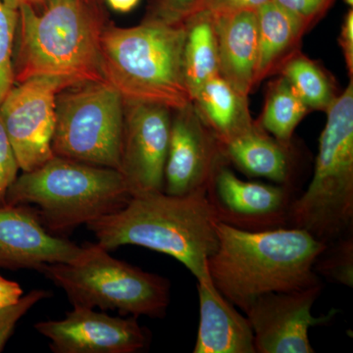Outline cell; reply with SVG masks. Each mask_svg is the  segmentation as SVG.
Listing matches in <instances>:
<instances>
[{
    "mask_svg": "<svg viewBox=\"0 0 353 353\" xmlns=\"http://www.w3.org/2000/svg\"><path fill=\"white\" fill-rule=\"evenodd\" d=\"M218 245L209 257L215 289L245 311L257 297L320 284L314 264L326 243L299 228L248 231L218 222Z\"/></svg>",
    "mask_w": 353,
    "mask_h": 353,
    "instance_id": "6da1fadb",
    "label": "cell"
},
{
    "mask_svg": "<svg viewBox=\"0 0 353 353\" xmlns=\"http://www.w3.org/2000/svg\"><path fill=\"white\" fill-rule=\"evenodd\" d=\"M214 206L208 194L170 196L164 192L132 196L113 214L87 225L104 250L137 245L169 255L197 282L211 283L208 261L218 245Z\"/></svg>",
    "mask_w": 353,
    "mask_h": 353,
    "instance_id": "7a4b0ae2",
    "label": "cell"
},
{
    "mask_svg": "<svg viewBox=\"0 0 353 353\" xmlns=\"http://www.w3.org/2000/svg\"><path fill=\"white\" fill-rule=\"evenodd\" d=\"M105 18L97 0H50L39 14L18 8L13 48L14 82L38 77L61 81L67 88L105 82L101 37Z\"/></svg>",
    "mask_w": 353,
    "mask_h": 353,
    "instance_id": "3957f363",
    "label": "cell"
},
{
    "mask_svg": "<svg viewBox=\"0 0 353 353\" xmlns=\"http://www.w3.org/2000/svg\"><path fill=\"white\" fill-rule=\"evenodd\" d=\"M183 23L146 20L132 28L106 25L101 37L104 81L124 101L176 111L192 103L183 73Z\"/></svg>",
    "mask_w": 353,
    "mask_h": 353,
    "instance_id": "277c9868",
    "label": "cell"
},
{
    "mask_svg": "<svg viewBox=\"0 0 353 353\" xmlns=\"http://www.w3.org/2000/svg\"><path fill=\"white\" fill-rule=\"evenodd\" d=\"M131 197L120 171L54 155L16 178L6 204L34 205L43 227L64 238L76 228L117 212Z\"/></svg>",
    "mask_w": 353,
    "mask_h": 353,
    "instance_id": "5b68a950",
    "label": "cell"
},
{
    "mask_svg": "<svg viewBox=\"0 0 353 353\" xmlns=\"http://www.w3.org/2000/svg\"><path fill=\"white\" fill-rule=\"evenodd\" d=\"M314 173L307 189L292 199L288 227L332 243L353 227V79L327 109Z\"/></svg>",
    "mask_w": 353,
    "mask_h": 353,
    "instance_id": "8992f818",
    "label": "cell"
},
{
    "mask_svg": "<svg viewBox=\"0 0 353 353\" xmlns=\"http://www.w3.org/2000/svg\"><path fill=\"white\" fill-rule=\"evenodd\" d=\"M73 263L44 264L39 272L63 290L73 307L118 311L121 316L163 318L170 281L114 259L97 243Z\"/></svg>",
    "mask_w": 353,
    "mask_h": 353,
    "instance_id": "52a82bcc",
    "label": "cell"
},
{
    "mask_svg": "<svg viewBox=\"0 0 353 353\" xmlns=\"http://www.w3.org/2000/svg\"><path fill=\"white\" fill-rule=\"evenodd\" d=\"M55 157L120 171L125 101L106 82L74 85L57 97Z\"/></svg>",
    "mask_w": 353,
    "mask_h": 353,
    "instance_id": "ba28073f",
    "label": "cell"
},
{
    "mask_svg": "<svg viewBox=\"0 0 353 353\" xmlns=\"http://www.w3.org/2000/svg\"><path fill=\"white\" fill-rule=\"evenodd\" d=\"M65 88L57 79L32 78L15 83L0 104V118L20 170H34L54 157L57 97Z\"/></svg>",
    "mask_w": 353,
    "mask_h": 353,
    "instance_id": "9c48e42d",
    "label": "cell"
},
{
    "mask_svg": "<svg viewBox=\"0 0 353 353\" xmlns=\"http://www.w3.org/2000/svg\"><path fill=\"white\" fill-rule=\"evenodd\" d=\"M172 112L159 104L125 101L120 172L132 196L163 192Z\"/></svg>",
    "mask_w": 353,
    "mask_h": 353,
    "instance_id": "30bf717a",
    "label": "cell"
},
{
    "mask_svg": "<svg viewBox=\"0 0 353 353\" xmlns=\"http://www.w3.org/2000/svg\"><path fill=\"white\" fill-rule=\"evenodd\" d=\"M174 112L163 192L179 196L208 194L216 172L228 163L223 146L199 117L192 102Z\"/></svg>",
    "mask_w": 353,
    "mask_h": 353,
    "instance_id": "8fae6325",
    "label": "cell"
},
{
    "mask_svg": "<svg viewBox=\"0 0 353 353\" xmlns=\"http://www.w3.org/2000/svg\"><path fill=\"white\" fill-rule=\"evenodd\" d=\"M322 283L292 292H270L257 297L243 312L250 320L256 353H313L309 329L326 323L334 313L312 315Z\"/></svg>",
    "mask_w": 353,
    "mask_h": 353,
    "instance_id": "7c38bea8",
    "label": "cell"
},
{
    "mask_svg": "<svg viewBox=\"0 0 353 353\" xmlns=\"http://www.w3.org/2000/svg\"><path fill=\"white\" fill-rule=\"evenodd\" d=\"M55 353H137L148 347L150 333L134 316L113 317L105 311L73 307L62 320L34 324Z\"/></svg>",
    "mask_w": 353,
    "mask_h": 353,
    "instance_id": "4fadbf2b",
    "label": "cell"
},
{
    "mask_svg": "<svg viewBox=\"0 0 353 353\" xmlns=\"http://www.w3.org/2000/svg\"><path fill=\"white\" fill-rule=\"evenodd\" d=\"M208 196L225 224L248 231L288 227L292 199L284 185L246 182L223 165L213 176Z\"/></svg>",
    "mask_w": 353,
    "mask_h": 353,
    "instance_id": "5bb4252c",
    "label": "cell"
},
{
    "mask_svg": "<svg viewBox=\"0 0 353 353\" xmlns=\"http://www.w3.org/2000/svg\"><path fill=\"white\" fill-rule=\"evenodd\" d=\"M87 246L77 245L43 227L38 209L30 204L0 208V268L39 271L44 264L73 263Z\"/></svg>",
    "mask_w": 353,
    "mask_h": 353,
    "instance_id": "9a60e30c",
    "label": "cell"
},
{
    "mask_svg": "<svg viewBox=\"0 0 353 353\" xmlns=\"http://www.w3.org/2000/svg\"><path fill=\"white\" fill-rule=\"evenodd\" d=\"M199 324L194 353H256L254 334L241 315L215 289L212 282H197Z\"/></svg>",
    "mask_w": 353,
    "mask_h": 353,
    "instance_id": "2e32d148",
    "label": "cell"
},
{
    "mask_svg": "<svg viewBox=\"0 0 353 353\" xmlns=\"http://www.w3.org/2000/svg\"><path fill=\"white\" fill-rule=\"evenodd\" d=\"M211 19L217 41L219 75L236 92L248 97L255 85L259 54L256 11H241Z\"/></svg>",
    "mask_w": 353,
    "mask_h": 353,
    "instance_id": "e0dca14e",
    "label": "cell"
},
{
    "mask_svg": "<svg viewBox=\"0 0 353 353\" xmlns=\"http://www.w3.org/2000/svg\"><path fill=\"white\" fill-rule=\"evenodd\" d=\"M228 162L246 175L289 188L292 173L290 143L267 134L259 124L223 145Z\"/></svg>",
    "mask_w": 353,
    "mask_h": 353,
    "instance_id": "ac0fdd59",
    "label": "cell"
},
{
    "mask_svg": "<svg viewBox=\"0 0 353 353\" xmlns=\"http://www.w3.org/2000/svg\"><path fill=\"white\" fill-rule=\"evenodd\" d=\"M256 14L259 54L255 85L279 71L299 51L297 46L307 32L301 21L273 0L259 7Z\"/></svg>",
    "mask_w": 353,
    "mask_h": 353,
    "instance_id": "d6986e66",
    "label": "cell"
},
{
    "mask_svg": "<svg viewBox=\"0 0 353 353\" xmlns=\"http://www.w3.org/2000/svg\"><path fill=\"white\" fill-rule=\"evenodd\" d=\"M192 103L222 146L255 125L248 97L236 92L220 75L213 77L201 88Z\"/></svg>",
    "mask_w": 353,
    "mask_h": 353,
    "instance_id": "ffe728a7",
    "label": "cell"
},
{
    "mask_svg": "<svg viewBox=\"0 0 353 353\" xmlns=\"http://www.w3.org/2000/svg\"><path fill=\"white\" fill-rule=\"evenodd\" d=\"M183 23L185 28L183 73L192 101L210 79L219 75L217 41L214 26L208 14H192Z\"/></svg>",
    "mask_w": 353,
    "mask_h": 353,
    "instance_id": "44dd1931",
    "label": "cell"
},
{
    "mask_svg": "<svg viewBox=\"0 0 353 353\" xmlns=\"http://www.w3.org/2000/svg\"><path fill=\"white\" fill-rule=\"evenodd\" d=\"M308 111L292 85L281 76L269 88L259 126L281 143H290Z\"/></svg>",
    "mask_w": 353,
    "mask_h": 353,
    "instance_id": "7402d4cb",
    "label": "cell"
},
{
    "mask_svg": "<svg viewBox=\"0 0 353 353\" xmlns=\"http://www.w3.org/2000/svg\"><path fill=\"white\" fill-rule=\"evenodd\" d=\"M309 110L326 112L336 99L333 85L318 65L296 51L280 69Z\"/></svg>",
    "mask_w": 353,
    "mask_h": 353,
    "instance_id": "603a6c76",
    "label": "cell"
},
{
    "mask_svg": "<svg viewBox=\"0 0 353 353\" xmlns=\"http://www.w3.org/2000/svg\"><path fill=\"white\" fill-rule=\"evenodd\" d=\"M314 271L330 282L353 287L352 232L327 245L316 259Z\"/></svg>",
    "mask_w": 353,
    "mask_h": 353,
    "instance_id": "cb8c5ba5",
    "label": "cell"
},
{
    "mask_svg": "<svg viewBox=\"0 0 353 353\" xmlns=\"http://www.w3.org/2000/svg\"><path fill=\"white\" fill-rule=\"evenodd\" d=\"M17 23L18 10L0 0V104L15 85L13 48Z\"/></svg>",
    "mask_w": 353,
    "mask_h": 353,
    "instance_id": "d4e9b609",
    "label": "cell"
},
{
    "mask_svg": "<svg viewBox=\"0 0 353 353\" xmlns=\"http://www.w3.org/2000/svg\"><path fill=\"white\" fill-rule=\"evenodd\" d=\"M50 296L51 292L48 290H32L25 296L23 294L15 303L0 308V352L12 336L14 329L21 318L39 301Z\"/></svg>",
    "mask_w": 353,
    "mask_h": 353,
    "instance_id": "484cf974",
    "label": "cell"
},
{
    "mask_svg": "<svg viewBox=\"0 0 353 353\" xmlns=\"http://www.w3.org/2000/svg\"><path fill=\"white\" fill-rule=\"evenodd\" d=\"M292 13L309 31L334 6L336 0H273Z\"/></svg>",
    "mask_w": 353,
    "mask_h": 353,
    "instance_id": "4316f807",
    "label": "cell"
},
{
    "mask_svg": "<svg viewBox=\"0 0 353 353\" xmlns=\"http://www.w3.org/2000/svg\"><path fill=\"white\" fill-rule=\"evenodd\" d=\"M199 0H150L146 20L180 24L190 15Z\"/></svg>",
    "mask_w": 353,
    "mask_h": 353,
    "instance_id": "83f0119b",
    "label": "cell"
},
{
    "mask_svg": "<svg viewBox=\"0 0 353 353\" xmlns=\"http://www.w3.org/2000/svg\"><path fill=\"white\" fill-rule=\"evenodd\" d=\"M19 165L0 118V208L6 204L7 192L16 180Z\"/></svg>",
    "mask_w": 353,
    "mask_h": 353,
    "instance_id": "f1b7e54d",
    "label": "cell"
},
{
    "mask_svg": "<svg viewBox=\"0 0 353 353\" xmlns=\"http://www.w3.org/2000/svg\"><path fill=\"white\" fill-rule=\"evenodd\" d=\"M269 1L271 0H199L189 16L196 13H206L211 17H216L241 11H256L259 7Z\"/></svg>",
    "mask_w": 353,
    "mask_h": 353,
    "instance_id": "f546056e",
    "label": "cell"
},
{
    "mask_svg": "<svg viewBox=\"0 0 353 353\" xmlns=\"http://www.w3.org/2000/svg\"><path fill=\"white\" fill-rule=\"evenodd\" d=\"M340 44L345 55L348 74L353 79V9L350 7L341 26Z\"/></svg>",
    "mask_w": 353,
    "mask_h": 353,
    "instance_id": "4dcf8cb0",
    "label": "cell"
},
{
    "mask_svg": "<svg viewBox=\"0 0 353 353\" xmlns=\"http://www.w3.org/2000/svg\"><path fill=\"white\" fill-rule=\"evenodd\" d=\"M23 290L18 283L7 280L0 275V308L17 301L23 296Z\"/></svg>",
    "mask_w": 353,
    "mask_h": 353,
    "instance_id": "1f68e13d",
    "label": "cell"
},
{
    "mask_svg": "<svg viewBox=\"0 0 353 353\" xmlns=\"http://www.w3.org/2000/svg\"><path fill=\"white\" fill-rule=\"evenodd\" d=\"M106 2L116 12L128 13L138 6L139 0H106Z\"/></svg>",
    "mask_w": 353,
    "mask_h": 353,
    "instance_id": "d6a6232c",
    "label": "cell"
},
{
    "mask_svg": "<svg viewBox=\"0 0 353 353\" xmlns=\"http://www.w3.org/2000/svg\"><path fill=\"white\" fill-rule=\"evenodd\" d=\"M3 1L4 3L11 7V8L18 10V8H19L21 6H24V4L32 7L34 6H46L50 0H3Z\"/></svg>",
    "mask_w": 353,
    "mask_h": 353,
    "instance_id": "836d02e7",
    "label": "cell"
}]
</instances>
